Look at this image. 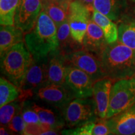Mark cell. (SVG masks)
Segmentation results:
<instances>
[{"label":"cell","mask_w":135,"mask_h":135,"mask_svg":"<svg viewBox=\"0 0 135 135\" xmlns=\"http://www.w3.org/2000/svg\"><path fill=\"white\" fill-rule=\"evenodd\" d=\"M71 2L70 0H53L43 3L42 6L58 27L68 20Z\"/></svg>","instance_id":"16"},{"label":"cell","mask_w":135,"mask_h":135,"mask_svg":"<svg viewBox=\"0 0 135 135\" xmlns=\"http://www.w3.org/2000/svg\"><path fill=\"white\" fill-rule=\"evenodd\" d=\"M108 42L104 37L103 31L100 26L93 20H89L86 32L82 43L83 48L99 57Z\"/></svg>","instance_id":"12"},{"label":"cell","mask_w":135,"mask_h":135,"mask_svg":"<svg viewBox=\"0 0 135 135\" xmlns=\"http://www.w3.org/2000/svg\"><path fill=\"white\" fill-rule=\"evenodd\" d=\"M33 108L36 111L40 118V123L48 126L52 129H58L63 128L66 123L65 116L58 111L46 108L38 104L32 103Z\"/></svg>","instance_id":"20"},{"label":"cell","mask_w":135,"mask_h":135,"mask_svg":"<svg viewBox=\"0 0 135 135\" xmlns=\"http://www.w3.org/2000/svg\"><path fill=\"white\" fill-rule=\"evenodd\" d=\"M78 1H79L80 3H81L83 4L85 6H86L92 13L93 12L94 0H78Z\"/></svg>","instance_id":"31"},{"label":"cell","mask_w":135,"mask_h":135,"mask_svg":"<svg viewBox=\"0 0 135 135\" xmlns=\"http://www.w3.org/2000/svg\"><path fill=\"white\" fill-rule=\"evenodd\" d=\"M70 1H74V0H70Z\"/></svg>","instance_id":"34"},{"label":"cell","mask_w":135,"mask_h":135,"mask_svg":"<svg viewBox=\"0 0 135 135\" xmlns=\"http://www.w3.org/2000/svg\"><path fill=\"white\" fill-rule=\"evenodd\" d=\"M112 83L113 80L109 78H104L94 83L93 98L96 104L97 116L99 118H106Z\"/></svg>","instance_id":"13"},{"label":"cell","mask_w":135,"mask_h":135,"mask_svg":"<svg viewBox=\"0 0 135 135\" xmlns=\"http://www.w3.org/2000/svg\"><path fill=\"white\" fill-rule=\"evenodd\" d=\"M34 58L24 42L15 45L1 56V70L10 81L20 88Z\"/></svg>","instance_id":"3"},{"label":"cell","mask_w":135,"mask_h":135,"mask_svg":"<svg viewBox=\"0 0 135 135\" xmlns=\"http://www.w3.org/2000/svg\"><path fill=\"white\" fill-rule=\"evenodd\" d=\"M48 58L41 60H35L30 66L20 86V98L25 100L33 96L39 89L48 84Z\"/></svg>","instance_id":"5"},{"label":"cell","mask_w":135,"mask_h":135,"mask_svg":"<svg viewBox=\"0 0 135 135\" xmlns=\"http://www.w3.org/2000/svg\"><path fill=\"white\" fill-rule=\"evenodd\" d=\"M23 102L18 100L13 101L4 104L0 108V123L1 126H7L13 117L21 112Z\"/></svg>","instance_id":"25"},{"label":"cell","mask_w":135,"mask_h":135,"mask_svg":"<svg viewBox=\"0 0 135 135\" xmlns=\"http://www.w3.org/2000/svg\"><path fill=\"white\" fill-rule=\"evenodd\" d=\"M93 13L86 6L78 0L71 2L68 21L73 38L82 44Z\"/></svg>","instance_id":"8"},{"label":"cell","mask_w":135,"mask_h":135,"mask_svg":"<svg viewBox=\"0 0 135 135\" xmlns=\"http://www.w3.org/2000/svg\"><path fill=\"white\" fill-rule=\"evenodd\" d=\"M95 121H89L73 129H65L61 131V134L68 135H92V131L95 124Z\"/></svg>","instance_id":"27"},{"label":"cell","mask_w":135,"mask_h":135,"mask_svg":"<svg viewBox=\"0 0 135 135\" xmlns=\"http://www.w3.org/2000/svg\"><path fill=\"white\" fill-rule=\"evenodd\" d=\"M36 97L55 108L65 111L66 106L74 98L75 94L66 84H50L39 89Z\"/></svg>","instance_id":"9"},{"label":"cell","mask_w":135,"mask_h":135,"mask_svg":"<svg viewBox=\"0 0 135 135\" xmlns=\"http://www.w3.org/2000/svg\"><path fill=\"white\" fill-rule=\"evenodd\" d=\"M97 116L94 99L75 98L71 101L64 111L65 122L69 127L79 126L96 120Z\"/></svg>","instance_id":"6"},{"label":"cell","mask_w":135,"mask_h":135,"mask_svg":"<svg viewBox=\"0 0 135 135\" xmlns=\"http://www.w3.org/2000/svg\"><path fill=\"white\" fill-rule=\"evenodd\" d=\"M52 129L48 126L42 123H26V126L23 134L25 135H35L42 134L44 131Z\"/></svg>","instance_id":"29"},{"label":"cell","mask_w":135,"mask_h":135,"mask_svg":"<svg viewBox=\"0 0 135 135\" xmlns=\"http://www.w3.org/2000/svg\"><path fill=\"white\" fill-rule=\"evenodd\" d=\"M0 134L1 135H4V134H9V133H8V129H6L5 128L1 126V129H0Z\"/></svg>","instance_id":"32"},{"label":"cell","mask_w":135,"mask_h":135,"mask_svg":"<svg viewBox=\"0 0 135 135\" xmlns=\"http://www.w3.org/2000/svg\"><path fill=\"white\" fill-rule=\"evenodd\" d=\"M57 37L59 42V50L64 55L75 51L81 50L82 44L73 38L68 21H66L57 27Z\"/></svg>","instance_id":"19"},{"label":"cell","mask_w":135,"mask_h":135,"mask_svg":"<svg viewBox=\"0 0 135 135\" xmlns=\"http://www.w3.org/2000/svg\"><path fill=\"white\" fill-rule=\"evenodd\" d=\"M66 84L71 89L76 98L93 97L94 81L86 73L80 69L67 65Z\"/></svg>","instance_id":"11"},{"label":"cell","mask_w":135,"mask_h":135,"mask_svg":"<svg viewBox=\"0 0 135 135\" xmlns=\"http://www.w3.org/2000/svg\"><path fill=\"white\" fill-rule=\"evenodd\" d=\"M66 66L65 55L59 49L50 54L48 60V84H65Z\"/></svg>","instance_id":"15"},{"label":"cell","mask_w":135,"mask_h":135,"mask_svg":"<svg viewBox=\"0 0 135 135\" xmlns=\"http://www.w3.org/2000/svg\"><path fill=\"white\" fill-rule=\"evenodd\" d=\"M99 59L106 78L117 81L135 77V51L119 40L108 43Z\"/></svg>","instance_id":"2"},{"label":"cell","mask_w":135,"mask_h":135,"mask_svg":"<svg viewBox=\"0 0 135 135\" xmlns=\"http://www.w3.org/2000/svg\"><path fill=\"white\" fill-rule=\"evenodd\" d=\"M127 7V0H94V9L118 21Z\"/></svg>","instance_id":"17"},{"label":"cell","mask_w":135,"mask_h":135,"mask_svg":"<svg viewBox=\"0 0 135 135\" xmlns=\"http://www.w3.org/2000/svg\"><path fill=\"white\" fill-rule=\"evenodd\" d=\"M111 134H135V107L108 118Z\"/></svg>","instance_id":"14"},{"label":"cell","mask_w":135,"mask_h":135,"mask_svg":"<svg viewBox=\"0 0 135 135\" xmlns=\"http://www.w3.org/2000/svg\"><path fill=\"white\" fill-rule=\"evenodd\" d=\"M21 89L4 78H0V107L19 98Z\"/></svg>","instance_id":"22"},{"label":"cell","mask_w":135,"mask_h":135,"mask_svg":"<svg viewBox=\"0 0 135 135\" xmlns=\"http://www.w3.org/2000/svg\"><path fill=\"white\" fill-rule=\"evenodd\" d=\"M24 41L35 60L48 58L50 54L58 50L57 26L43 9L35 27L25 34Z\"/></svg>","instance_id":"1"},{"label":"cell","mask_w":135,"mask_h":135,"mask_svg":"<svg viewBox=\"0 0 135 135\" xmlns=\"http://www.w3.org/2000/svg\"><path fill=\"white\" fill-rule=\"evenodd\" d=\"M92 18L94 22L100 26L103 31L108 43H112L118 40V28L108 17L94 9Z\"/></svg>","instance_id":"21"},{"label":"cell","mask_w":135,"mask_h":135,"mask_svg":"<svg viewBox=\"0 0 135 135\" xmlns=\"http://www.w3.org/2000/svg\"><path fill=\"white\" fill-rule=\"evenodd\" d=\"M23 32L15 25L3 26L0 28V53L1 56L6 51L16 44L24 41Z\"/></svg>","instance_id":"18"},{"label":"cell","mask_w":135,"mask_h":135,"mask_svg":"<svg viewBox=\"0 0 135 135\" xmlns=\"http://www.w3.org/2000/svg\"><path fill=\"white\" fill-rule=\"evenodd\" d=\"M135 104V77L117 80L111 89L106 118L131 108Z\"/></svg>","instance_id":"4"},{"label":"cell","mask_w":135,"mask_h":135,"mask_svg":"<svg viewBox=\"0 0 135 135\" xmlns=\"http://www.w3.org/2000/svg\"><path fill=\"white\" fill-rule=\"evenodd\" d=\"M134 107H135V104H134Z\"/></svg>","instance_id":"36"},{"label":"cell","mask_w":135,"mask_h":135,"mask_svg":"<svg viewBox=\"0 0 135 135\" xmlns=\"http://www.w3.org/2000/svg\"><path fill=\"white\" fill-rule=\"evenodd\" d=\"M20 0H0V24L15 25V16Z\"/></svg>","instance_id":"23"},{"label":"cell","mask_w":135,"mask_h":135,"mask_svg":"<svg viewBox=\"0 0 135 135\" xmlns=\"http://www.w3.org/2000/svg\"><path fill=\"white\" fill-rule=\"evenodd\" d=\"M41 3H45V2H47V1H53V0H41Z\"/></svg>","instance_id":"33"},{"label":"cell","mask_w":135,"mask_h":135,"mask_svg":"<svg viewBox=\"0 0 135 135\" xmlns=\"http://www.w3.org/2000/svg\"><path fill=\"white\" fill-rule=\"evenodd\" d=\"M21 113L26 123H41L38 114L33 108L32 103L28 101L23 102Z\"/></svg>","instance_id":"26"},{"label":"cell","mask_w":135,"mask_h":135,"mask_svg":"<svg viewBox=\"0 0 135 135\" xmlns=\"http://www.w3.org/2000/svg\"><path fill=\"white\" fill-rule=\"evenodd\" d=\"M118 40L135 51V20L122 22L119 25Z\"/></svg>","instance_id":"24"},{"label":"cell","mask_w":135,"mask_h":135,"mask_svg":"<svg viewBox=\"0 0 135 135\" xmlns=\"http://www.w3.org/2000/svg\"><path fill=\"white\" fill-rule=\"evenodd\" d=\"M43 9L41 0H20L15 16V25L24 33L35 27Z\"/></svg>","instance_id":"10"},{"label":"cell","mask_w":135,"mask_h":135,"mask_svg":"<svg viewBox=\"0 0 135 135\" xmlns=\"http://www.w3.org/2000/svg\"><path fill=\"white\" fill-rule=\"evenodd\" d=\"M133 1H134V2H135V0H133Z\"/></svg>","instance_id":"35"},{"label":"cell","mask_w":135,"mask_h":135,"mask_svg":"<svg viewBox=\"0 0 135 135\" xmlns=\"http://www.w3.org/2000/svg\"><path fill=\"white\" fill-rule=\"evenodd\" d=\"M65 58L67 65L76 67L86 73L94 83L106 78L98 57L83 48L65 55Z\"/></svg>","instance_id":"7"},{"label":"cell","mask_w":135,"mask_h":135,"mask_svg":"<svg viewBox=\"0 0 135 135\" xmlns=\"http://www.w3.org/2000/svg\"><path fill=\"white\" fill-rule=\"evenodd\" d=\"M26 123L23 119L21 112L16 114L7 125L8 128L11 132L23 134Z\"/></svg>","instance_id":"28"},{"label":"cell","mask_w":135,"mask_h":135,"mask_svg":"<svg viewBox=\"0 0 135 135\" xmlns=\"http://www.w3.org/2000/svg\"><path fill=\"white\" fill-rule=\"evenodd\" d=\"M93 135H106L111 134L110 129L108 125L107 120L104 118L97 119L95 121V124L92 131Z\"/></svg>","instance_id":"30"}]
</instances>
